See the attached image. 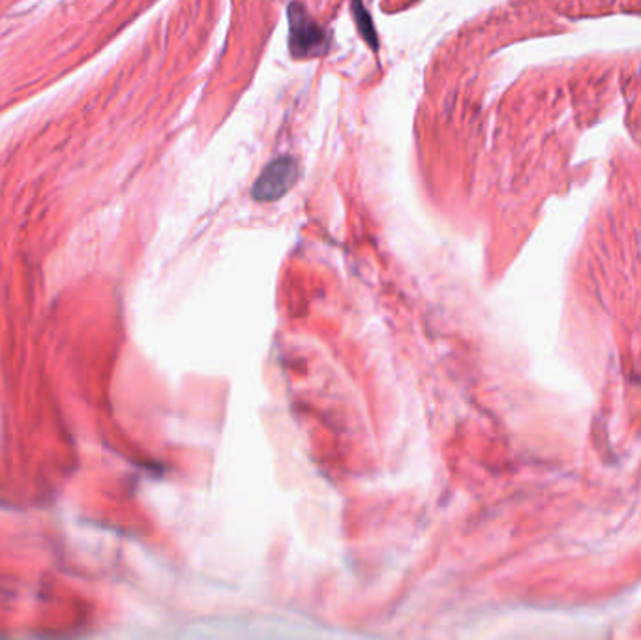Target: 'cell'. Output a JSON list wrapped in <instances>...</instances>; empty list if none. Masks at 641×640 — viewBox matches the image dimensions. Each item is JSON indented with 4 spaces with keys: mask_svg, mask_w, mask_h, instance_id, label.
<instances>
[{
    "mask_svg": "<svg viewBox=\"0 0 641 640\" xmlns=\"http://www.w3.org/2000/svg\"><path fill=\"white\" fill-rule=\"evenodd\" d=\"M298 179V166L292 156H280L266 164L263 174L259 175L251 188V198L261 203L284 198Z\"/></svg>",
    "mask_w": 641,
    "mask_h": 640,
    "instance_id": "7a4b0ae2",
    "label": "cell"
},
{
    "mask_svg": "<svg viewBox=\"0 0 641 640\" xmlns=\"http://www.w3.org/2000/svg\"><path fill=\"white\" fill-rule=\"evenodd\" d=\"M353 15H355L358 33L363 36L364 42H366L373 51H377L379 40H377L376 27H373V23H371L370 14H368L366 8H364L363 0H353Z\"/></svg>",
    "mask_w": 641,
    "mask_h": 640,
    "instance_id": "3957f363",
    "label": "cell"
},
{
    "mask_svg": "<svg viewBox=\"0 0 641 640\" xmlns=\"http://www.w3.org/2000/svg\"><path fill=\"white\" fill-rule=\"evenodd\" d=\"M289 51L295 59H313L329 51L331 36L313 20L300 2H293L289 10Z\"/></svg>",
    "mask_w": 641,
    "mask_h": 640,
    "instance_id": "6da1fadb",
    "label": "cell"
}]
</instances>
